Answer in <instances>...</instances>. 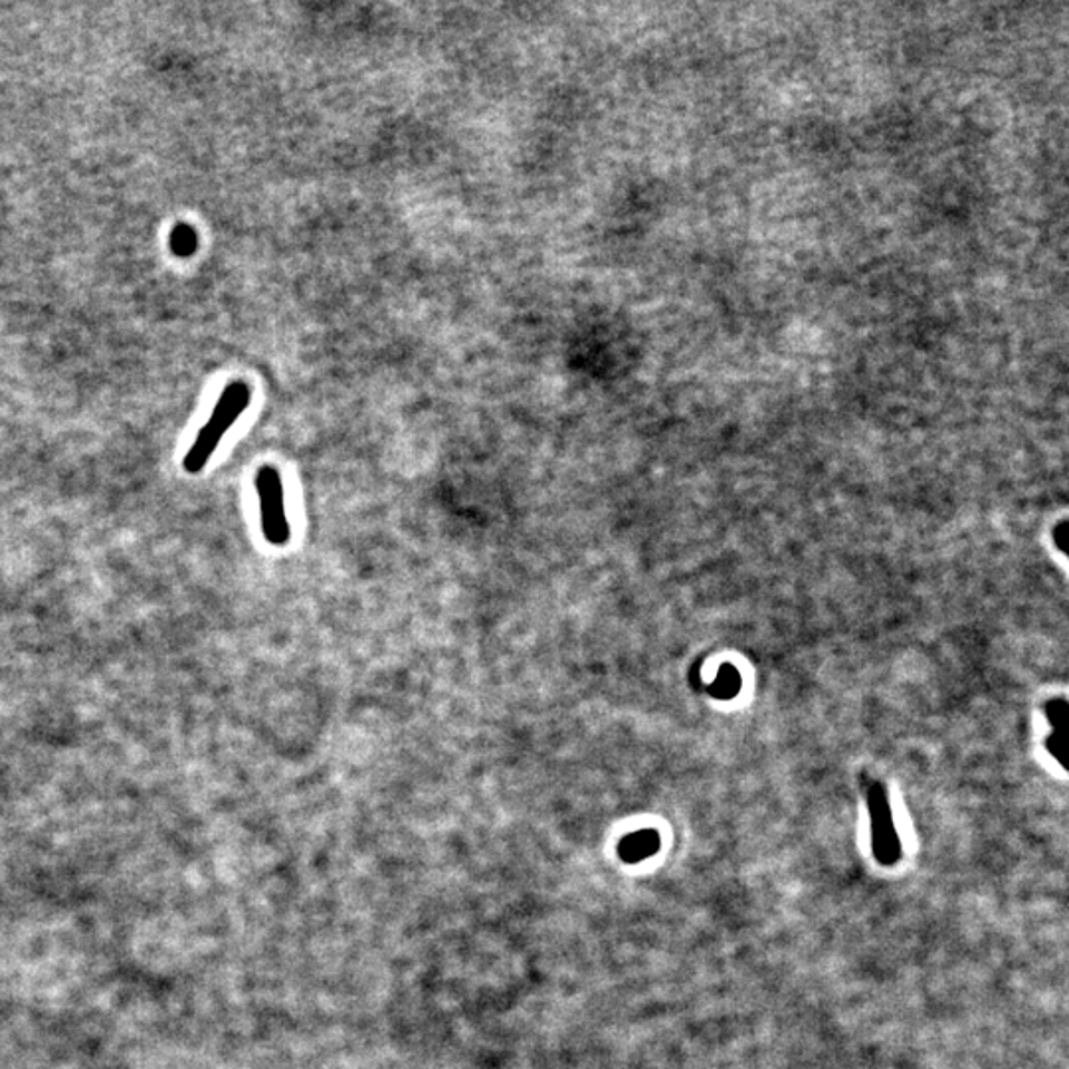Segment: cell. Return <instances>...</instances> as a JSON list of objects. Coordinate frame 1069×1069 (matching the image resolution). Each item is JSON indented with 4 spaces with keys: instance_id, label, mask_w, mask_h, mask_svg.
Instances as JSON below:
<instances>
[{
    "instance_id": "cell-3",
    "label": "cell",
    "mask_w": 1069,
    "mask_h": 1069,
    "mask_svg": "<svg viewBox=\"0 0 1069 1069\" xmlns=\"http://www.w3.org/2000/svg\"><path fill=\"white\" fill-rule=\"evenodd\" d=\"M870 818H872V850L882 865H895L901 857V842L891 818L890 802L882 784H873L870 791Z\"/></svg>"
},
{
    "instance_id": "cell-5",
    "label": "cell",
    "mask_w": 1069,
    "mask_h": 1069,
    "mask_svg": "<svg viewBox=\"0 0 1069 1069\" xmlns=\"http://www.w3.org/2000/svg\"><path fill=\"white\" fill-rule=\"evenodd\" d=\"M195 248V232L190 231V228H185V226L177 228L175 234H173V249L177 252L178 256H188Z\"/></svg>"
},
{
    "instance_id": "cell-2",
    "label": "cell",
    "mask_w": 1069,
    "mask_h": 1069,
    "mask_svg": "<svg viewBox=\"0 0 1069 1069\" xmlns=\"http://www.w3.org/2000/svg\"><path fill=\"white\" fill-rule=\"evenodd\" d=\"M262 531L267 543L285 545L290 539V523L285 516L284 486L276 468L264 465L256 473Z\"/></svg>"
},
{
    "instance_id": "cell-4",
    "label": "cell",
    "mask_w": 1069,
    "mask_h": 1069,
    "mask_svg": "<svg viewBox=\"0 0 1069 1069\" xmlns=\"http://www.w3.org/2000/svg\"><path fill=\"white\" fill-rule=\"evenodd\" d=\"M661 840L656 830H638L624 836L618 844V855L626 864H638L658 852Z\"/></svg>"
},
{
    "instance_id": "cell-1",
    "label": "cell",
    "mask_w": 1069,
    "mask_h": 1069,
    "mask_svg": "<svg viewBox=\"0 0 1069 1069\" xmlns=\"http://www.w3.org/2000/svg\"><path fill=\"white\" fill-rule=\"evenodd\" d=\"M248 384L232 383L224 389L223 396H220L218 404L214 406L210 419L198 432L195 444L190 445V450L183 460L185 472L198 473L205 468L206 462L214 454V450L220 444L224 434L234 426L236 420L241 419L242 412L248 409Z\"/></svg>"
}]
</instances>
